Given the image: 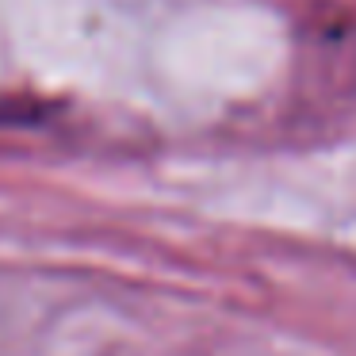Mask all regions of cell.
<instances>
[{
	"instance_id": "obj_1",
	"label": "cell",
	"mask_w": 356,
	"mask_h": 356,
	"mask_svg": "<svg viewBox=\"0 0 356 356\" xmlns=\"http://www.w3.org/2000/svg\"><path fill=\"white\" fill-rule=\"evenodd\" d=\"M27 108H12L8 100H0V123H8V119H24Z\"/></svg>"
}]
</instances>
